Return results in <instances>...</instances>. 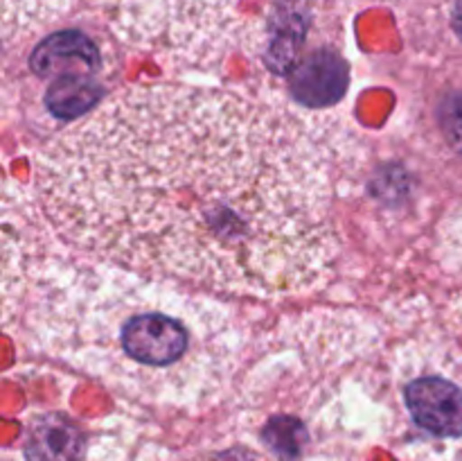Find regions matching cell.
<instances>
[{
  "instance_id": "cell-11",
  "label": "cell",
  "mask_w": 462,
  "mask_h": 461,
  "mask_svg": "<svg viewBox=\"0 0 462 461\" xmlns=\"http://www.w3.org/2000/svg\"><path fill=\"white\" fill-rule=\"evenodd\" d=\"M451 25H454L456 34L462 39V0H456L454 12H451Z\"/></svg>"
},
{
  "instance_id": "cell-5",
  "label": "cell",
  "mask_w": 462,
  "mask_h": 461,
  "mask_svg": "<svg viewBox=\"0 0 462 461\" xmlns=\"http://www.w3.org/2000/svg\"><path fill=\"white\" fill-rule=\"evenodd\" d=\"M402 407L424 461H462V380L424 373L402 387Z\"/></svg>"
},
{
  "instance_id": "cell-8",
  "label": "cell",
  "mask_w": 462,
  "mask_h": 461,
  "mask_svg": "<svg viewBox=\"0 0 462 461\" xmlns=\"http://www.w3.org/2000/svg\"><path fill=\"white\" fill-rule=\"evenodd\" d=\"M347 84V68L341 54L332 48H316L289 77L291 95L310 107L334 104Z\"/></svg>"
},
{
  "instance_id": "cell-4",
  "label": "cell",
  "mask_w": 462,
  "mask_h": 461,
  "mask_svg": "<svg viewBox=\"0 0 462 461\" xmlns=\"http://www.w3.org/2000/svg\"><path fill=\"white\" fill-rule=\"evenodd\" d=\"M30 68L50 80L45 104L61 120H72L95 108L104 93L102 48L79 30H63L41 41L30 57Z\"/></svg>"
},
{
  "instance_id": "cell-10",
  "label": "cell",
  "mask_w": 462,
  "mask_h": 461,
  "mask_svg": "<svg viewBox=\"0 0 462 461\" xmlns=\"http://www.w3.org/2000/svg\"><path fill=\"white\" fill-rule=\"evenodd\" d=\"M442 129L458 152H462V95L447 99L442 108Z\"/></svg>"
},
{
  "instance_id": "cell-6",
  "label": "cell",
  "mask_w": 462,
  "mask_h": 461,
  "mask_svg": "<svg viewBox=\"0 0 462 461\" xmlns=\"http://www.w3.org/2000/svg\"><path fill=\"white\" fill-rule=\"evenodd\" d=\"M311 14L305 0H275L262 32V57L271 72L291 77L300 66V52L310 36Z\"/></svg>"
},
{
  "instance_id": "cell-1",
  "label": "cell",
  "mask_w": 462,
  "mask_h": 461,
  "mask_svg": "<svg viewBox=\"0 0 462 461\" xmlns=\"http://www.w3.org/2000/svg\"><path fill=\"white\" fill-rule=\"evenodd\" d=\"M34 183L63 240L152 278L300 296L338 256L323 147L239 90L129 86L41 149Z\"/></svg>"
},
{
  "instance_id": "cell-7",
  "label": "cell",
  "mask_w": 462,
  "mask_h": 461,
  "mask_svg": "<svg viewBox=\"0 0 462 461\" xmlns=\"http://www.w3.org/2000/svg\"><path fill=\"white\" fill-rule=\"evenodd\" d=\"M88 437L63 414H43L32 420L23 441L25 461H86Z\"/></svg>"
},
{
  "instance_id": "cell-2",
  "label": "cell",
  "mask_w": 462,
  "mask_h": 461,
  "mask_svg": "<svg viewBox=\"0 0 462 461\" xmlns=\"http://www.w3.org/2000/svg\"><path fill=\"white\" fill-rule=\"evenodd\" d=\"M108 346V355H117V369L135 375L140 391L147 396L185 393L179 375L192 382L189 375H199V364H212L217 342L208 328L199 325V312L194 301L162 303L152 298L144 303H126L116 310V319L95 330ZM126 382V378H125ZM197 387V384H194Z\"/></svg>"
},
{
  "instance_id": "cell-3",
  "label": "cell",
  "mask_w": 462,
  "mask_h": 461,
  "mask_svg": "<svg viewBox=\"0 0 462 461\" xmlns=\"http://www.w3.org/2000/svg\"><path fill=\"white\" fill-rule=\"evenodd\" d=\"M242 0H99L111 27L135 48L199 59L235 27Z\"/></svg>"
},
{
  "instance_id": "cell-9",
  "label": "cell",
  "mask_w": 462,
  "mask_h": 461,
  "mask_svg": "<svg viewBox=\"0 0 462 461\" xmlns=\"http://www.w3.org/2000/svg\"><path fill=\"white\" fill-rule=\"evenodd\" d=\"M72 5L75 0H3L5 43L66 16Z\"/></svg>"
}]
</instances>
